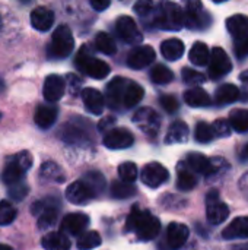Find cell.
Segmentation results:
<instances>
[{
	"label": "cell",
	"instance_id": "cell-1",
	"mask_svg": "<svg viewBox=\"0 0 248 250\" xmlns=\"http://www.w3.org/2000/svg\"><path fill=\"white\" fill-rule=\"evenodd\" d=\"M126 230L136 233L139 240L149 242L153 240L161 231L159 220L148 211H142L137 207H133L126 224Z\"/></svg>",
	"mask_w": 248,
	"mask_h": 250
},
{
	"label": "cell",
	"instance_id": "cell-2",
	"mask_svg": "<svg viewBox=\"0 0 248 250\" xmlns=\"http://www.w3.org/2000/svg\"><path fill=\"white\" fill-rule=\"evenodd\" d=\"M153 25L165 31H178L184 26V10L172 1L156 4L153 12Z\"/></svg>",
	"mask_w": 248,
	"mask_h": 250
},
{
	"label": "cell",
	"instance_id": "cell-3",
	"mask_svg": "<svg viewBox=\"0 0 248 250\" xmlns=\"http://www.w3.org/2000/svg\"><path fill=\"white\" fill-rule=\"evenodd\" d=\"M186 167L194 174L197 173V174H203L206 177H212V176H216V174L227 171L228 163L221 157L208 158L203 154L191 152L186 158Z\"/></svg>",
	"mask_w": 248,
	"mask_h": 250
},
{
	"label": "cell",
	"instance_id": "cell-4",
	"mask_svg": "<svg viewBox=\"0 0 248 250\" xmlns=\"http://www.w3.org/2000/svg\"><path fill=\"white\" fill-rule=\"evenodd\" d=\"M32 167V155L28 151H22L13 157V160L4 167L1 173V182L7 186L20 183L25 173Z\"/></svg>",
	"mask_w": 248,
	"mask_h": 250
},
{
	"label": "cell",
	"instance_id": "cell-5",
	"mask_svg": "<svg viewBox=\"0 0 248 250\" xmlns=\"http://www.w3.org/2000/svg\"><path fill=\"white\" fill-rule=\"evenodd\" d=\"M75 63L80 72H83L85 75H88L89 78H94V79H104L110 73V66L105 62L94 57L88 51L86 47L80 48V51L76 56Z\"/></svg>",
	"mask_w": 248,
	"mask_h": 250
},
{
	"label": "cell",
	"instance_id": "cell-6",
	"mask_svg": "<svg viewBox=\"0 0 248 250\" xmlns=\"http://www.w3.org/2000/svg\"><path fill=\"white\" fill-rule=\"evenodd\" d=\"M75 48V38L67 25H60L51 37L48 54L56 59H66Z\"/></svg>",
	"mask_w": 248,
	"mask_h": 250
},
{
	"label": "cell",
	"instance_id": "cell-7",
	"mask_svg": "<svg viewBox=\"0 0 248 250\" xmlns=\"http://www.w3.org/2000/svg\"><path fill=\"white\" fill-rule=\"evenodd\" d=\"M58 208L60 204L56 198H45L44 201L35 202L32 205V214L38 215V227L41 230H47L57 223Z\"/></svg>",
	"mask_w": 248,
	"mask_h": 250
},
{
	"label": "cell",
	"instance_id": "cell-8",
	"mask_svg": "<svg viewBox=\"0 0 248 250\" xmlns=\"http://www.w3.org/2000/svg\"><path fill=\"white\" fill-rule=\"evenodd\" d=\"M212 22L210 15L200 1H189L184 10V25L189 29H206Z\"/></svg>",
	"mask_w": 248,
	"mask_h": 250
},
{
	"label": "cell",
	"instance_id": "cell-9",
	"mask_svg": "<svg viewBox=\"0 0 248 250\" xmlns=\"http://www.w3.org/2000/svg\"><path fill=\"white\" fill-rule=\"evenodd\" d=\"M133 123L148 136H156L161 127L159 114L149 107L139 108L133 116Z\"/></svg>",
	"mask_w": 248,
	"mask_h": 250
},
{
	"label": "cell",
	"instance_id": "cell-10",
	"mask_svg": "<svg viewBox=\"0 0 248 250\" xmlns=\"http://www.w3.org/2000/svg\"><path fill=\"white\" fill-rule=\"evenodd\" d=\"M209 76L212 79H221L232 70V62L222 47H215L209 59Z\"/></svg>",
	"mask_w": 248,
	"mask_h": 250
},
{
	"label": "cell",
	"instance_id": "cell-11",
	"mask_svg": "<svg viewBox=\"0 0 248 250\" xmlns=\"http://www.w3.org/2000/svg\"><path fill=\"white\" fill-rule=\"evenodd\" d=\"M206 215L210 224L218 226L229 217V208L227 204L219 201V193L212 190L206 196Z\"/></svg>",
	"mask_w": 248,
	"mask_h": 250
},
{
	"label": "cell",
	"instance_id": "cell-12",
	"mask_svg": "<svg viewBox=\"0 0 248 250\" xmlns=\"http://www.w3.org/2000/svg\"><path fill=\"white\" fill-rule=\"evenodd\" d=\"M115 29L118 37L127 44H140L143 40V35L137 28V23L130 16H120L115 22Z\"/></svg>",
	"mask_w": 248,
	"mask_h": 250
},
{
	"label": "cell",
	"instance_id": "cell-13",
	"mask_svg": "<svg viewBox=\"0 0 248 250\" xmlns=\"http://www.w3.org/2000/svg\"><path fill=\"white\" fill-rule=\"evenodd\" d=\"M134 142V136L123 127H113L107 132L104 138V146L108 149H126L130 148Z\"/></svg>",
	"mask_w": 248,
	"mask_h": 250
},
{
	"label": "cell",
	"instance_id": "cell-14",
	"mask_svg": "<svg viewBox=\"0 0 248 250\" xmlns=\"http://www.w3.org/2000/svg\"><path fill=\"white\" fill-rule=\"evenodd\" d=\"M142 182L149 186V188H159L161 185H164L168 177H170V173L168 170L159 164V163H151V164H146L142 170Z\"/></svg>",
	"mask_w": 248,
	"mask_h": 250
},
{
	"label": "cell",
	"instance_id": "cell-15",
	"mask_svg": "<svg viewBox=\"0 0 248 250\" xmlns=\"http://www.w3.org/2000/svg\"><path fill=\"white\" fill-rule=\"evenodd\" d=\"M155 57L156 53L151 45H137L130 51L127 63L132 69H143L153 63Z\"/></svg>",
	"mask_w": 248,
	"mask_h": 250
},
{
	"label": "cell",
	"instance_id": "cell-16",
	"mask_svg": "<svg viewBox=\"0 0 248 250\" xmlns=\"http://www.w3.org/2000/svg\"><path fill=\"white\" fill-rule=\"evenodd\" d=\"M94 193L91 192V189L82 182H73L67 189H66V199L73 204V205H86L88 202H91L94 199Z\"/></svg>",
	"mask_w": 248,
	"mask_h": 250
},
{
	"label": "cell",
	"instance_id": "cell-17",
	"mask_svg": "<svg viewBox=\"0 0 248 250\" xmlns=\"http://www.w3.org/2000/svg\"><path fill=\"white\" fill-rule=\"evenodd\" d=\"M89 226V217L80 212L76 214H69L61 220V233L70 234V236H77L85 233L86 227Z\"/></svg>",
	"mask_w": 248,
	"mask_h": 250
},
{
	"label": "cell",
	"instance_id": "cell-18",
	"mask_svg": "<svg viewBox=\"0 0 248 250\" xmlns=\"http://www.w3.org/2000/svg\"><path fill=\"white\" fill-rule=\"evenodd\" d=\"M127 85V79L114 78L107 86V105L113 110L123 108V95Z\"/></svg>",
	"mask_w": 248,
	"mask_h": 250
},
{
	"label": "cell",
	"instance_id": "cell-19",
	"mask_svg": "<svg viewBox=\"0 0 248 250\" xmlns=\"http://www.w3.org/2000/svg\"><path fill=\"white\" fill-rule=\"evenodd\" d=\"M64 91H66V81L61 76H58V75H50V76L45 78L42 92H44V98L48 103L58 101L64 95Z\"/></svg>",
	"mask_w": 248,
	"mask_h": 250
},
{
	"label": "cell",
	"instance_id": "cell-20",
	"mask_svg": "<svg viewBox=\"0 0 248 250\" xmlns=\"http://www.w3.org/2000/svg\"><path fill=\"white\" fill-rule=\"evenodd\" d=\"M190 230L181 223H171L167 229V245L172 250L180 249L189 240Z\"/></svg>",
	"mask_w": 248,
	"mask_h": 250
},
{
	"label": "cell",
	"instance_id": "cell-21",
	"mask_svg": "<svg viewBox=\"0 0 248 250\" xmlns=\"http://www.w3.org/2000/svg\"><path fill=\"white\" fill-rule=\"evenodd\" d=\"M54 23V12L45 6H38L31 12V25L37 31L45 32Z\"/></svg>",
	"mask_w": 248,
	"mask_h": 250
},
{
	"label": "cell",
	"instance_id": "cell-22",
	"mask_svg": "<svg viewBox=\"0 0 248 250\" xmlns=\"http://www.w3.org/2000/svg\"><path fill=\"white\" fill-rule=\"evenodd\" d=\"M80 94H82V100L85 103V107L91 114H95V116L102 114L104 107H105V100H104V95L98 89L85 88Z\"/></svg>",
	"mask_w": 248,
	"mask_h": 250
},
{
	"label": "cell",
	"instance_id": "cell-23",
	"mask_svg": "<svg viewBox=\"0 0 248 250\" xmlns=\"http://www.w3.org/2000/svg\"><path fill=\"white\" fill-rule=\"evenodd\" d=\"M225 240L248 239V217H237L222 231Z\"/></svg>",
	"mask_w": 248,
	"mask_h": 250
},
{
	"label": "cell",
	"instance_id": "cell-24",
	"mask_svg": "<svg viewBox=\"0 0 248 250\" xmlns=\"http://www.w3.org/2000/svg\"><path fill=\"white\" fill-rule=\"evenodd\" d=\"M227 29L237 41H241L248 35V16L241 13L229 16L227 19Z\"/></svg>",
	"mask_w": 248,
	"mask_h": 250
},
{
	"label": "cell",
	"instance_id": "cell-25",
	"mask_svg": "<svg viewBox=\"0 0 248 250\" xmlns=\"http://www.w3.org/2000/svg\"><path fill=\"white\" fill-rule=\"evenodd\" d=\"M41 245L44 250H70V240L61 231H53L42 237Z\"/></svg>",
	"mask_w": 248,
	"mask_h": 250
},
{
	"label": "cell",
	"instance_id": "cell-26",
	"mask_svg": "<svg viewBox=\"0 0 248 250\" xmlns=\"http://www.w3.org/2000/svg\"><path fill=\"white\" fill-rule=\"evenodd\" d=\"M145 95V89L134 81H127L124 95H123V108H133L137 105Z\"/></svg>",
	"mask_w": 248,
	"mask_h": 250
},
{
	"label": "cell",
	"instance_id": "cell-27",
	"mask_svg": "<svg viewBox=\"0 0 248 250\" xmlns=\"http://www.w3.org/2000/svg\"><path fill=\"white\" fill-rule=\"evenodd\" d=\"M58 116V110L54 105H39L35 111V123L41 129L51 127Z\"/></svg>",
	"mask_w": 248,
	"mask_h": 250
},
{
	"label": "cell",
	"instance_id": "cell-28",
	"mask_svg": "<svg viewBox=\"0 0 248 250\" xmlns=\"http://www.w3.org/2000/svg\"><path fill=\"white\" fill-rule=\"evenodd\" d=\"M161 53L167 60L175 62V60L181 59L183 54H184V42L181 40H178V38L165 40L161 44Z\"/></svg>",
	"mask_w": 248,
	"mask_h": 250
},
{
	"label": "cell",
	"instance_id": "cell-29",
	"mask_svg": "<svg viewBox=\"0 0 248 250\" xmlns=\"http://www.w3.org/2000/svg\"><path fill=\"white\" fill-rule=\"evenodd\" d=\"M189 135H190L189 126L184 122L178 120V122H174L170 126L168 133L165 136V142L168 145H171V144H184L189 139Z\"/></svg>",
	"mask_w": 248,
	"mask_h": 250
},
{
	"label": "cell",
	"instance_id": "cell-30",
	"mask_svg": "<svg viewBox=\"0 0 248 250\" xmlns=\"http://www.w3.org/2000/svg\"><path fill=\"white\" fill-rule=\"evenodd\" d=\"M215 100L218 104H232L240 100V89L232 83H224L216 89Z\"/></svg>",
	"mask_w": 248,
	"mask_h": 250
},
{
	"label": "cell",
	"instance_id": "cell-31",
	"mask_svg": "<svg viewBox=\"0 0 248 250\" xmlns=\"http://www.w3.org/2000/svg\"><path fill=\"white\" fill-rule=\"evenodd\" d=\"M184 101L190 107H208L210 104V97L203 88H191L184 92Z\"/></svg>",
	"mask_w": 248,
	"mask_h": 250
},
{
	"label": "cell",
	"instance_id": "cell-32",
	"mask_svg": "<svg viewBox=\"0 0 248 250\" xmlns=\"http://www.w3.org/2000/svg\"><path fill=\"white\" fill-rule=\"evenodd\" d=\"M228 123L231 129L238 133L248 132V110L247 108H235L228 116Z\"/></svg>",
	"mask_w": 248,
	"mask_h": 250
},
{
	"label": "cell",
	"instance_id": "cell-33",
	"mask_svg": "<svg viewBox=\"0 0 248 250\" xmlns=\"http://www.w3.org/2000/svg\"><path fill=\"white\" fill-rule=\"evenodd\" d=\"M189 57H190V62L196 66H206L209 63V59H210V51H209V47L202 42V41H197L193 44L190 53H189Z\"/></svg>",
	"mask_w": 248,
	"mask_h": 250
},
{
	"label": "cell",
	"instance_id": "cell-34",
	"mask_svg": "<svg viewBox=\"0 0 248 250\" xmlns=\"http://www.w3.org/2000/svg\"><path fill=\"white\" fill-rule=\"evenodd\" d=\"M82 182L91 189V192L94 193L95 198L99 196L105 190V188H107L105 179H104V176L99 171H89V173H86L83 176Z\"/></svg>",
	"mask_w": 248,
	"mask_h": 250
},
{
	"label": "cell",
	"instance_id": "cell-35",
	"mask_svg": "<svg viewBox=\"0 0 248 250\" xmlns=\"http://www.w3.org/2000/svg\"><path fill=\"white\" fill-rule=\"evenodd\" d=\"M63 139L67 142V144H79V145H83L86 141H91V138L86 135V130H83L82 127H77V126H66L63 133H61Z\"/></svg>",
	"mask_w": 248,
	"mask_h": 250
},
{
	"label": "cell",
	"instance_id": "cell-36",
	"mask_svg": "<svg viewBox=\"0 0 248 250\" xmlns=\"http://www.w3.org/2000/svg\"><path fill=\"white\" fill-rule=\"evenodd\" d=\"M39 176H41L42 182H50V183H60V182L64 180L63 171L56 163H45L41 167Z\"/></svg>",
	"mask_w": 248,
	"mask_h": 250
},
{
	"label": "cell",
	"instance_id": "cell-37",
	"mask_svg": "<svg viewBox=\"0 0 248 250\" xmlns=\"http://www.w3.org/2000/svg\"><path fill=\"white\" fill-rule=\"evenodd\" d=\"M197 185V177L194 173H191L187 167L178 168V177H177V188L183 192H189L194 189Z\"/></svg>",
	"mask_w": 248,
	"mask_h": 250
},
{
	"label": "cell",
	"instance_id": "cell-38",
	"mask_svg": "<svg viewBox=\"0 0 248 250\" xmlns=\"http://www.w3.org/2000/svg\"><path fill=\"white\" fill-rule=\"evenodd\" d=\"M111 196L115 199H127L133 195H136V188L132 183H126V182H113L111 183Z\"/></svg>",
	"mask_w": 248,
	"mask_h": 250
},
{
	"label": "cell",
	"instance_id": "cell-39",
	"mask_svg": "<svg viewBox=\"0 0 248 250\" xmlns=\"http://www.w3.org/2000/svg\"><path fill=\"white\" fill-rule=\"evenodd\" d=\"M95 45H96V48H98L101 53H104V54H107V56H113V54L117 51V45H115L114 38H113L110 34H107V32H99V34L96 35V38H95Z\"/></svg>",
	"mask_w": 248,
	"mask_h": 250
},
{
	"label": "cell",
	"instance_id": "cell-40",
	"mask_svg": "<svg viewBox=\"0 0 248 250\" xmlns=\"http://www.w3.org/2000/svg\"><path fill=\"white\" fill-rule=\"evenodd\" d=\"M101 243H102V239L96 231H86L77 239L76 246L79 250H92L98 248Z\"/></svg>",
	"mask_w": 248,
	"mask_h": 250
},
{
	"label": "cell",
	"instance_id": "cell-41",
	"mask_svg": "<svg viewBox=\"0 0 248 250\" xmlns=\"http://www.w3.org/2000/svg\"><path fill=\"white\" fill-rule=\"evenodd\" d=\"M151 79L158 83V85H165V83H170L172 79H174V73L171 69H168L167 66L164 64H156L152 67L151 70Z\"/></svg>",
	"mask_w": 248,
	"mask_h": 250
},
{
	"label": "cell",
	"instance_id": "cell-42",
	"mask_svg": "<svg viewBox=\"0 0 248 250\" xmlns=\"http://www.w3.org/2000/svg\"><path fill=\"white\" fill-rule=\"evenodd\" d=\"M194 138L200 144H209V142H212L213 138H215V133L212 130V126L209 123H206V122H199L196 125Z\"/></svg>",
	"mask_w": 248,
	"mask_h": 250
},
{
	"label": "cell",
	"instance_id": "cell-43",
	"mask_svg": "<svg viewBox=\"0 0 248 250\" xmlns=\"http://www.w3.org/2000/svg\"><path fill=\"white\" fill-rule=\"evenodd\" d=\"M137 167L134 163H130V161H126L123 164H120L118 167V176L121 179V182H126V183H133L136 179H137Z\"/></svg>",
	"mask_w": 248,
	"mask_h": 250
},
{
	"label": "cell",
	"instance_id": "cell-44",
	"mask_svg": "<svg viewBox=\"0 0 248 250\" xmlns=\"http://www.w3.org/2000/svg\"><path fill=\"white\" fill-rule=\"evenodd\" d=\"M15 218H16L15 207L7 201H1L0 202V226H9L10 223H13Z\"/></svg>",
	"mask_w": 248,
	"mask_h": 250
},
{
	"label": "cell",
	"instance_id": "cell-45",
	"mask_svg": "<svg viewBox=\"0 0 248 250\" xmlns=\"http://www.w3.org/2000/svg\"><path fill=\"white\" fill-rule=\"evenodd\" d=\"M183 81L186 83H190V85H200L206 81V76L194 69H190V67H184L183 69Z\"/></svg>",
	"mask_w": 248,
	"mask_h": 250
},
{
	"label": "cell",
	"instance_id": "cell-46",
	"mask_svg": "<svg viewBox=\"0 0 248 250\" xmlns=\"http://www.w3.org/2000/svg\"><path fill=\"white\" fill-rule=\"evenodd\" d=\"M210 126H212V130H213L215 136H218V138H227V136L231 135V130H232L228 120H225V119H218Z\"/></svg>",
	"mask_w": 248,
	"mask_h": 250
},
{
	"label": "cell",
	"instance_id": "cell-47",
	"mask_svg": "<svg viewBox=\"0 0 248 250\" xmlns=\"http://www.w3.org/2000/svg\"><path fill=\"white\" fill-rule=\"evenodd\" d=\"M7 195H9V198L10 199H15V201H22L26 195H28V186L25 185V183H16V185H13V186H10L9 188V192H7Z\"/></svg>",
	"mask_w": 248,
	"mask_h": 250
},
{
	"label": "cell",
	"instance_id": "cell-48",
	"mask_svg": "<svg viewBox=\"0 0 248 250\" xmlns=\"http://www.w3.org/2000/svg\"><path fill=\"white\" fill-rule=\"evenodd\" d=\"M159 103H161L162 108H164L167 113H171V114L175 113V111L178 110V107H180L177 98L172 97V95H162V97L159 98Z\"/></svg>",
	"mask_w": 248,
	"mask_h": 250
},
{
	"label": "cell",
	"instance_id": "cell-49",
	"mask_svg": "<svg viewBox=\"0 0 248 250\" xmlns=\"http://www.w3.org/2000/svg\"><path fill=\"white\" fill-rule=\"evenodd\" d=\"M155 6H156V4L152 3V1H137V3L134 4V10H136L137 15L146 16V15H149V13L153 12Z\"/></svg>",
	"mask_w": 248,
	"mask_h": 250
},
{
	"label": "cell",
	"instance_id": "cell-50",
	"mask_svg": "<svg viewBox=\"0 0 248 250\" xmlns=\"http://www.w3.org/2000/svg\"><path fill=\"white\" fill-rule=\"evenodd\" d=\"M67 82H66V85H69V88H70V91H72V94H77L79 91H80V85H82V82H80V79L76 76V75H67Z\"/></svg>",
	"mask_w": 248,
	"mask_h": 250
},
{
	"label": "cell",
	"instance_id": "cell-51",
	"mask_svg": "<svg viewBox=\"0 0 248 250\" xmlns=\"http://www.w3.org/2000/svg\"><path fill=\"white\" fill-rule=\"evenodd\" d=\"M237 54L240 57L248 56V35L244 37L241 41H237Z\"/></svg>",
	"mask_w": 248,
	"mask_h": 250
},
{
	"label": "cell",
	"instance_id": "cell-52",
	"mask_svg": "<svg viewBox=\"0 0 248 250\" xmlns=\"http://www.w3.org/2000/svg\"><path fill=\"white\" fill-rule=\"evenodd\" d=\"M91 6H92L95 10L102 12V10H105V9L110 6V0H92V1H91Z\"/></svg>",
	"mask_w": 248,
	"mask_h": 250
},
{
	"label": "cell",
	"instance_id": "cell-53",
	"mask_svg": "<svg viewBox=\"0 0 248 250\" xmlns=\"http://www.w3.org/2000/svg\"><path fill=\"white\" fill-rule=\"evenodd\" d=\"M111 125H114V119H113V117H108V119L101 120V122H99V125H98V127H99V130H101V132H104V130H105V129H108Z\"/></svg>",
	"mask_w": 248,
	"mask_h": 250
},
{
	"label": "cell",
	"instance_id": "cell-54",
	"mask_svg": "<svg viewBox=\"0 0 248 250\" xmlns=\"http://www.w3.org/2000/svg\"><path fill=\"white\" fill-rule=\"evenodd\" d=\"M240 79H241V81H243L244 83H248V70H246L244 73H241Z\"/></svg>",
	"mask_w": 248,
	"mask_h": 250
},
{
	"label": "cell",
	"instance_id": "cell-55",
	"mask_svg": "<svg viewBox=\"0 0 248 250\" xmlns=\"http://www.w3.org/2000/svg\"><path fill=\"white\" fill-rule=\"evenodd\" d=\"M0 250H12V248L7 245H0Z\"/></svg>",
	"mask_w": 248,
	"mask_h": 250
},
{
	"label": "cell",
	"instance_id": "cell-56",
	"mask_svg": "<svg viewBox=\"0 0 248 250\" xmlns=\"http://www.w3.org/2000/svg\"><path fill=\"white\" fill-rule=\"evenodd\" d=\"M244 157H246V158H248V144L246 145V148H244Z\"/></svg>",
	"mask_w": 248,
	"mask_h": 250
},
{
	"label": "cell",
	"instance_id": "cell-57",
	"mask_svg": "<svg viewBox=\"0 0 248 250\" xmlns=\"http://www.w3.org/2000/svg\"><path fill=\"white\" fill-rule=\"evenodd\" d=\"M0 29H1V18H0Z\"/></svg>",
	"mask_w": 248,
	"mask_h": 250
},
{
	"label": "cell",
	"instance_id": "cell-58",
	"mask_svg": "<svg viewBox=\"0 0 248 250\" xmlns=\"http://www.w3.org/2000/svg\"><path fill=\"white\" fill-rule=\"evenodd\" d=\"M0 117H1V114H0Z\"/></svg>",
	"mask_w": 248,
	"mask_h": 250
}]
</instances>
